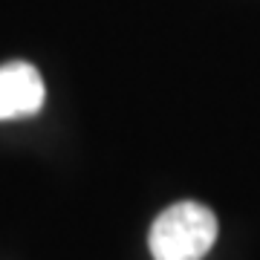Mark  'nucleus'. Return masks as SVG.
<instances>
[{"mask_svg": "<svg viewBox=\"0 0 260 260\" xmlns=\"http://www.w3.org/2000/svg\"><path fill=\"white\" fill-rule=\"evenodd\" d=\"M217 240V217L208 205L182 200L159 214L148 234L153 260H203Z\"/></svg>", "mask_w": 260, "mask_h": 260, "instance_id": "f257e3e1", "label": "nucleus"}, {"mask_svg": "<svg viewBox=\"0 0 260 260\" xmlns=\"http://www.w3.org/2000/svg\"><path fill=\"white\" fill-rule=\"evenodd\" d=\"M44 78L26 61H9L0 67V121L26 119L44 107Z\"/></svg>", "mask_w": 260, "mask_h": 260, "instance_id": "f03ea898", "label": "nucleus"}]
</instances>
